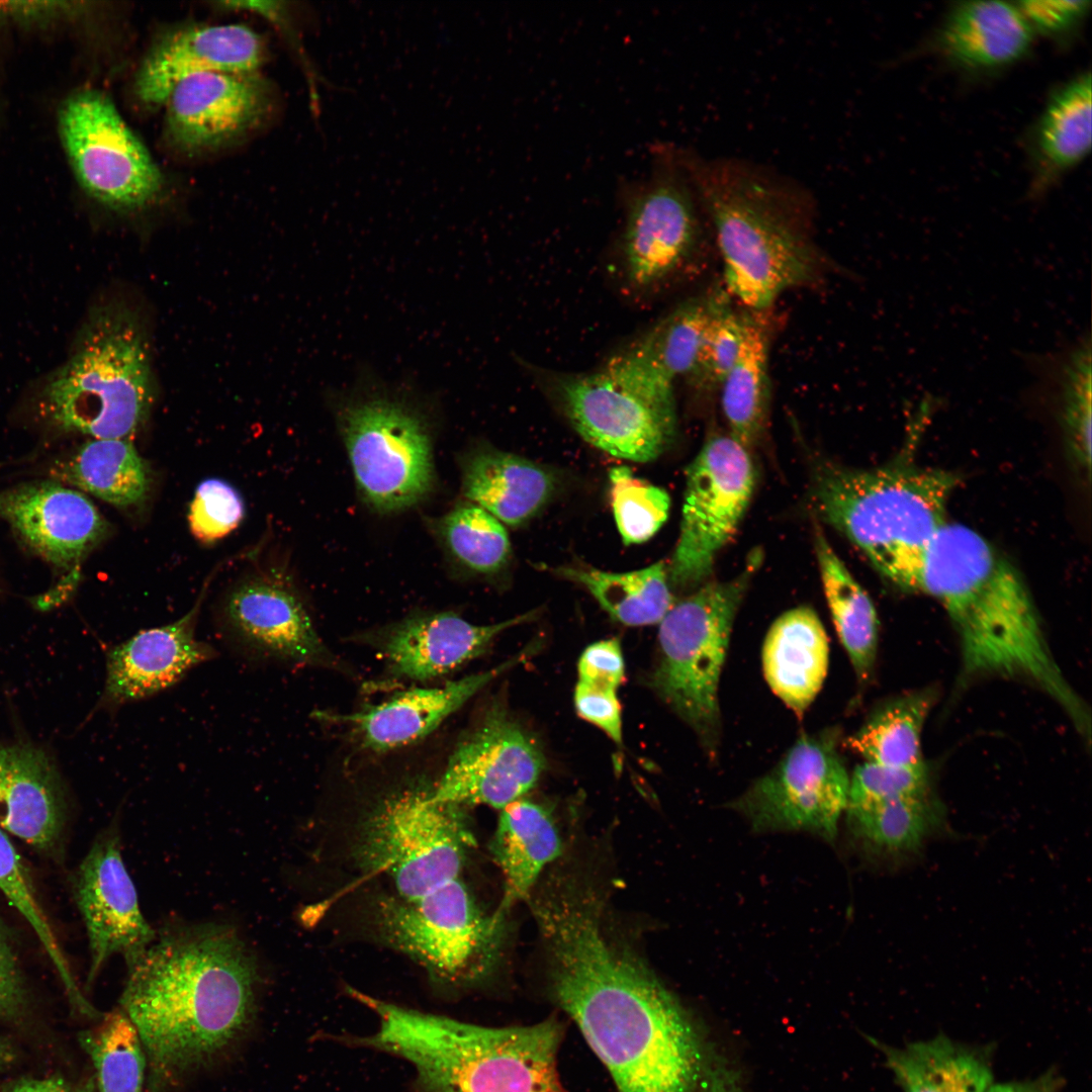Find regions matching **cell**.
Wrapping results in <instances>:
<instances>
[{
    "label": "cell",
    "mask_w": 1092,
    "mask_h": 1092,
    "mask_svg": "<svg viewBox=\"0 0 1092 1092\" xmlns=\"http://www.w3.org/2000/svg\"><path fill=\"white\" fill-rule=\"evenodd\" d=\"M346 991L373 1011L379 1026L369 1035L338 1039L405 1060L415 1070V1092H565L557 1072L562 1027L556 1019L489 1027Z\"/></svg>",
    "instance_id": "cell-5"
},
{
    "label": "cell",
    "mask_w": 1092,
    "mask_h": 1092,
    "mask_svg": "<svg viewBox=\"0 0 1092 1092\" xmlns=\"http://www.w3.org/2000/svg\"><path fill=\"white\" fill-rule=\"evenodd\" d=\"M743 315L727 304L711 322L702 341L695 365L686 378L699 389L721 386L739 353Z\"/></svg>",
    "instance_id": "cell-45"
},
{
    "label": "cell",
    "mask_w": 1092,
    "mask_h": 1092,
    "mask_svg": "<svg viewBox=\"0 0 1092 1092\" xmlns=\"http://www.w3.org/2000/svg\"><path fill=\"white\" fill-rule=\"evenodd\" d=\"M815 551L823 590L837 635L860 681L870 678L877 657L879 622L874 604L816 529Z\"/></svg>",
    "instance_id": "cell-35"
},
{
    "label": "cell",
    "mask_w": 1092,
    "mask_h": 1092,
    "mask_svg": "<svg viewBox=\"0 0 1092 1092\" xmlns=\"http://www.w3.org/2000/svg\"><path fill=\"white\" fill-rule=\"evenodd\" d=\"M916 592L945 610L959 638L965 676L1035 686L1089 739V710L1059 667L1024 581L980 534L946 522L924 553Z\"/></svg>",
    "instance_id": "cell-3"
},
{
    "label": "cell",
    "mask_w": 1092,
    "mask_h": 1092,
    "mask_svg": "<svg viewBox=\"0 0 1092 1092\" xmlns=\"http://www.w3.org/2000/svg\"><path fill=\"white\" fill-rule=\"evenodd\" d=\"M1063 1085L1062 1076L1056 1070L1050 1069L1032 1079L993 1083L985 1092H1060Z\"/></svg>",
    "instance_id": "cell-52"
},
{
    "label": "cell",
    "mask_w": 1092,
    "mask_h": 1092,
    "mask_svg": "<svg viewBox=\"0 0 1092 1092\" xmlns=\"http://www.w3.org/2000/svg\"><path fill=\"white\" fill-rule=\"evenodd\" d=\"M127 967L120 1005L149 1063L147 1092L217 1059L254 1019L257 960L228 924L169 928Z\"/></svg>",
    "instance_id": "cell-2"
},
{
    "label": "cell",
    "mask_w": 1092,
    "mask_h": 1092,
    "mask_svg": "<svg viewBox=\"0 0 1092 1092\" xmlns=\"http://www.w3.org/2000/svg\"><path fill=\"white\" fill-rule=\"evenodd\" d=\"M59 128L80 185L98 202L134 210L161 195V169L105 93L85 89L69 97Z\"/></svg>",
    "instance_id": "cell-13"
},
{
    "label": "cell",
    "mask_w": 1092,
    "mask_h": 1092,
    "mask_svg": "<svg viewBox=\"0 0 1092 1092\" xmlns=\"http://www.w3.org/2000/svg\"><path fill=\"white\" fill-rule=\"evenodd\" d=\"M768 331L744 313L738 357L722 382L721 403L729 435L747 450L761 437L770 401Z\"/></svg>",
    "instance_id": "cell-34"
},
{
    "label": "cell",
    "mask_w": 1092,
    "mask_h": 1092,
    "mask_svg": "<svg viewBox=\"0 0 1092 1092\" xmlns=\"http://www.w3.org/2000/svg\"><path fill=\"white\" fill-rule=\"evenodd\" d=\"M578 681L617 690L625 676V663L620 641L607 639L588 645L578 663Z\"/></svg>",
    "instance_id": "cell-50"
},
{
    "label": "cell",
    "mask_w": 1092,
    "mask_h": 1092,
    "mask_svg": "<svg viewBox=\"0 0 1092 1092\" xmlns=\"http://www.w3.org/2000/svg\"><path fill=\"white\" fill-rule=\"evenodd\" d=\"M75 898L89 938L88 983L110 956L121 953L128 966L157 935L142 914L115 826L97 838L81 862L75 879Z\"/></svg>",
    "instance_id": "cell-19"
},
{
    "label": "cell",
    "mask_w": 1092,
    "mask_h": 1092,
    "mask_svg": "<svg viewBox=\"0 0 1092 1092\" xmlns=\"http://www.w3.org/2000/svg\"><path fill=\"white\" fill-rule=\"evenodd\" d=\"M12 1051L7 1042L0 1040V1071L11 1061Z\"/></svg>",
    "instance_id": "cell-54"
},
{
    "label": "cell",
    "mask_w": 1092,
    "mask_h": 1092,
    "mask_svg": "<svg viewBox=\"0 0 1092 1092\" xmlns=\"http://www.w3.org/2000/svg\"><path fill=\"white\" fill-rule=\"evenodd\" d=\"M726 294L711 291L691 298L658 322L633 345L668 380L691 373L705 333L727 305Z\"/></svg>",
    "instance_id": "cell-40"
},
{
    "label": "cell",
    "mask_w": 1092,
    "mask_h": 1092,
    "mask_svg": "<svg viewBox=\"0 0 1092 1092\" xmlns=\"http://www.w3.org/2000/svg\"><path fill=\"white\" fill-rule=\"evenodd\" d=\"M854 837L872 852L903 854L917 850L936 828L942 809L930 794L848 806Z\"/></svg>",
    "instance_id": "cell-39"
},
{
    "label": "cell",
    "mask_w": 1092,
    "mask_h": 1092,
    "mask_svg": "<svg viewBox=\"0 0 1092 1092\" xmlns=\"http://www.w3.org/2000/svg\"><path fill=\"white\" fill-rule=\"evenodd\" d=\"M438 534L449 554L471 572L495 574L510 561L506 527L469 500L457 504L438 522Z\"/></svg>",
    "instance_id": "cell-42"
},
{
    "label": "cell",
    "mask_w": 1092,
    "mask_h": 1092,
    "mask_svg": "<svg viewBox=\"0 0 1092 1092\" xmlns=\"http://www.w3.org/2000/svg\"><path fill=\"white\" fill-rule=\"evenodd\" d=\"M933 702L931 690L895 698L876 710L845 745L869 762L920 765L922 730Z\"/></svg>",
    "instance_id": "cell-38"
},
{
    "label": "cell",
    "mask_w": 1092,
    "mask_h": 1092,
    "mask_svg": "<svg viewBox=\"0 0 1092 1092\" xmlns=\"http://www.w3.org/2000/svg\"><path fill=\"white\" fill-rule=\"evenodd\" d=\"M335 413L356 483L370 508L397 512L431 492L435 474L428 420L403 390L363 374Z\"/></svg>",
    "instance_id": "cell-9"
},
{
    "label": "cell",
    "mask_w": 1092,
    "mask_h": 1092,
    "mask_svg": "<svg viewBox=\"0 0 1092 1092\" xmlns=\"http://www.w3.org/2000/svg\"><path fill=\"white\" fill-rule=\"evenodd\" d=\"M958 478L931 468L891 464L854 469L824 463L813 502L821 518L901 588L917 589L926 549L947 522Z\"/></svg>",
    "instance_id": "cell-6"
},
{
    "label": "cell",
    "mask_w": 1092,
    "mask_h": 1092,
    "mask_svg": "<svg viewBox=\"0 0 1092 1092\" xmlns=\"http://www.w3.org/2000/svg\"><path fill=\"white\" fill-rule=\"evenodd\" d=\"M678 154L714 229L727 289L743 305L761 311L825 275L828 259L811 235L812 198L800 183L741 159Z\"/></svg>",
    "instance_id": "cell-4"
},
{
    "label": "cell",
    "mask_w": 1092,
    "mask_h": 1092,
    "mask_svg": "<svg viewBox=\"0 0 1092 1092\" xmlns=\"http://www.w3.org/2000/svg\"><path fill=\"white\" fill-rule=\"evenodd\" d=\"M1034 32L1017 3L964 1L941 21L934 49L951 65L989 73L1016 64L1029 53Z\"/></svg>",
    "instance_id": "cell-27"
},
{
    "label": "cell",
    "mask_w": 1092,
    "mask_h": 1092,
    "mask_svg": "<svg viewBox=\"0 0 1092 1092\" xmlns=\"http://www.w3.org/2000/svg\"><path fill=\"white\" fill-rule=\"evenodd\" d=\"M549 570L582 585L614 620L624 625L659 624L675 604L663 561L627 572L582 565Z\"/></svg>",
    "instance_id": "cell-36"
},
{
    "label": "cell",
    "mask_w": 1092,
    "mask_h": 1092,
    "mask_svg": "<svg viewBox=\"0 0 1092 1092\" xmlns=\"http://www.w3.org/2000/svg\"><path fill=\"white\" fill-rule=\"evenodd\" d=\"M57 481L116 507L143 503L150 487L145 461L129 439H92L54 470Z\"/></svg>",
    "instance_id": "cell-33"
},
{
    "label": "cell",
    "mask_w": 1092,
    "mask_h": 1092,
    "mask_svg": "<svg viewBox=\"0 0 1092 1092\" xmlns=\"http://www.w3.org/2000/svg\"><path fill=\"white\" fill-rule=\"evenodd\" d=\"M258 72H212L178 83L165 101L164 134L185 154L216 151L258 128L272 108Z\"/></svg>",
    "instance_id": "cell-18"
},
{
    "label": "cell",
    "mask_w": 1092,
    "mask_h": 1092,
    "mask_svg": "<svg viewBox=\"0 0 1092 1092\" xmlns=\"http://www.w3.org/2000/svg\"><path fill=\"white\" fill-rule=\"evenodd\" d=\"M657 154L652 177L629 201L623 233L624 275L639 291L674 276L701 236L699 203L678 150L663 147Z\"/></svg>",
    "instance_id": "cell-16"
},
{
    "label": "cell",
    "mask_w": 1092,
    "mask_h": 1092,
    "mask_svg": "<svg viewBox=\"0 0 1092 1092\" xmlns=\"http://www.w3.org/2000/svg\"><path fill=\"white\" fill-rule=\"evenodd\" d=\"M1034 376L1056 391L1068 443L1078 463L1091 465V341L1089 335L1059 351L1026 356Z\"/></svg>",
    "instance_id": "cell-37"
},
{
    "label": "cell",
    "mask_w": 1092,
    "mask_h": 1092,
    "mask_svg": "<svg viewBox=\"0 0 1092 1092\" xmlns=\"http://www.w3.org/2000/svg\"><path fill=\"white\" fill-rule=\"evenodd\" d=\"M530 905L550 995L617 1092H741L740 1071L703 1024L636 954L607 937L589 892H550Z\"/></svg>",
    "instance_id": "cell-1"
},
{
    "label": "cell",
    "mask_w": 1092,
    "mask_h": 1092,
    "mask_svg": "<svg viewBox=\"0 0 1092 1092\" xmlns=\"http://www.w3.org/2000/svg\"><path fill=\"white\" fill-rule=\"evenodd\" d=\"M5 1092H92V1084L85 1087H74L62 1078H29L22 1079Z\"/></svg>",
    "instance_id": "cell-53"
},
{
    "label": "cell",
    "mask_w": 1092,
    "mask_h": 1092,
    "mask_svg": "<svg viewBox=\"0 0 1092 1092\" xmlns=\"http://www.w3.org/2000/svg\"><path fill=\"white\" fill-rule=\"evenodd\" d=\"M80 1043L95 1067L99 1092H143L147 1057L134 1025L121 1009L83 1031Z\"/></svg>",
    "instance_id": "cell-41"
},
{
    "label": "cell",
    "mask_w": 1092,
    "mask_h": 1092,
    "mask_svg": "<svg viewBox=\"0 0 1092 1092\" xmlns=\"http://www.w3.org/2000/svg\"><path fill=\"white\" fill-rule=\"evenodd\" d=\"M474 843L463 807L436 800L432 786L418 784L370 810L354 856L363 872L385 875L398 897L413 900L458 879Z\"/></svg>",
    "instance_id": "cell-10"
},
{
    "label": "cell",
    "mask_w": 1092,
    "mask_h": 1092,
    "mask_svg": "<svg viewBox=\"0 0 1092 1092\" xmlns=\"http://www.w3.org/2000/svg\"><path fill=\"white\" fill-rule=\"evenodd\" d=\"M755 478L745 447L729 434L707 438L686 470L679 536L667 567L673 586L693 589L706 582L750 503Z\"/></svg>",
    "instance_id": "cell-14"
},
{
    "label": "cell",
    "mask_w": 1092,
    "mask_h": 1092,
    "mask_svg": "<svg viewBox=\"0 0 1092 1092\" xmlns=\"http://www.w3.org/2000/svg\"><path fill=\"white\" fill-rule=\"evenodd\" d=\"M573 700L580 718L603 730L617 744L622 743V715L617 690L578 681Z\"/></svg>",
    "instance_id": "cell-49"
},
{
    "label": "cell",
    "mask_w": 1092,
    "mask_h": 1092,
    "mask_svg": "<svg viewBox=\"0 0 1092 1092\" xmlns=\"http://www.w3.org/2000/svg\"><path fill=\"white\" fill-rule=\"evenodd\" d=\"M609 479L612 510L623 543L649 540L668 518V493L635 476L627 465L612 467Z\"/></svg>",
    "instance_id": "cell-44"
},
{
    "label": "cell",
    "mask_w": 1092,
    "mask_h": 1092,
    "mask_svg": "<svg viewBox=\"0 0 1092 1092\" xmlns=\"http://www.w3.org/2000/svg\"><path fill=\"white\" fill-rule=\"evenodd\" d=\"M535 616L532 611L495 624L474 625L452 612L412 615L381 631L376 645L392 674L426 680L478 657L502 632Z\"/></svg>",
    "instance_id": "cell-24"
},
{
    "label": "cell",
    "mask_w": 1092,
    "mask_h": 1092,
    "mask_svg": "<svg viewBox=\"0 0 1092 1092\" xmlns=\"http://www.w3.org/2000/svg\"><path fill=\"white\" fill-rule=\"evenodd\" d=\"M231 641L255 658L332 663L301 600L284 583L256 577L237 585L223 605Z\"/></svg>",
    "instance_id": "cell-20"
},
{
    "label": "cell",
    "mask_w": 1092,
    "mask_h": 1092,
    "mask_svg": "<svg viewBox=\"0 0 1092 1092\" xmlns=\"http://www.w3.org/2000/svg\"><path fill=\"white\" fill-rule=\"evenodd\" d=\"M264 60V41L246 25L185 26L154 42L135 73L133 91L144 105L157 107L190 76L258 72Z\"/></svg>",
    "instance_id": "cell-22"
},
{
    "label": "cell",
    "mask_w": 1092,
    "mask_h": 1092,
    "mask_svg": "<svg viewBox=\"0 0 1092 1092\" xmlns=\"http://www.w3.org/2000/svg\"><path fill=\"white\" fill-rule=\"evenodd\" d=\"M545 757L536 742L502 707L486 711L454 747L433 797L461 807L503 809L538 782Z\"/></svg>",
    "instance_id": "cell-17"
},
{
    "label": "cell",
    "mask_w": 1092,
    "mask_h": 1092,
    "mask_svg": "<svg viewBox=\"0 0 1092 1092\" xmlns=\"http://www.w3.org/2000/svg\"><path fill=\"white\" fill-rule=\"evenodd\" d=\"M530 647L488 670L448 681L441 687L417 688L394 695L378 705L327 719L348 725L362 746L385 752L415 743L461 708L477 692L530 654Z\"/></svg>",
    "instance_id": "cell-25"
},
{
    "label": "cell",
    "mask_w": 1092,
    "mask_h": 1092,
    "mask_svg": "<svg viewBox=\"0 0 1092 1092\" xmlns=\"http://www.w3.org/2000/svg\"><path fill=\"white\" fill-rule=\"evenodd\" d=\"M561 849L555 822L542 805L518 799L500 809L490 842L504 877L503 899L493 912L496 918L504 920L517 902L529 897L542 870Z\"/></svg>",
    "instance_id": "cell-31"
},
{
    "label": "cell",
    "mask_w": 1092,
    "mask_h": 1092,
    "mask_svg": "<svg viewBox=\"0 0 1092 1092\" xmlns=\"http://www.w3.org/2000/svg\"><path fill=\"white\" fill-rule=\"evenodd\" d=\"M925 763L891 766L866 761L849 778L847 806H859L930 794Z\"/></svg>",
    "instance_id": "cell-46"
},
{
    "label": "cell",
    "mask_w": 1092,
    "mask_h": 1092,
    "mask_svg": "<svg viewBox=\"0 0 1092 1092\" xmlns=\"http://www.w3.org/2000/svg\"><path fill=\"white\" fill-rule=\"evenodd\" d=\"M26 991L23 978L0 919V1016L13 1017L23 1011Z\"/></svg>",
    "instance_id": "cell-51"
},
{
    "label": "cell",
    "mask_w": 1092,
    "mask_h": 1092,
    "mask_svg": "<svg viewBox=\"0 0 1092 1092\" xmlns=\"http://www.w3.org/2000/svg\"><path fill=\"white\" fill-rule=\"evenodd\" d=\"M244 518L240 493L228 482L210 478L196 488L188 522L195 538L213 542L234 531Z\"/></svg>",
    "instance_id": "cell-47"
},
{
    "label": "cell",
    "mask_w": 1092,
    "mask_h": 1092,
    "mask_svg": "<svg viewBox=\"0 0 1092 1092\" xmlns=\"http://www.w3.org/2000/svg\"><path fill=\"white\" fill-rule=\"evenodd\" d=\"M1017 5L1034 33L1054 39L1066 38L1083 24L1091 2L1086 0H1027Z\"/></svg>",
    "instance_id": "cell-48"
},
{
    "label": "cell",
    "mask_w": 1092,
    "mask_h": 1092,
    "mask_svg": "<svg viewBox=\"0 0 1092 1092\" xmlns=\"http://www.w3.org/2000/svg\"><path fill=\"white\" fill-rule=\"evenodd\" d=\"M203 594L183 617L141 630L106 653L105 684L98 707H119L147 699L178 682L217 651L196 638Z\"/></svg>",
    "instance_id": "cell-23"
},
{
    "label": "cell",
    "mask_w": 1092,
    "mask_h": 1092,
    "mask_svg": "<svg viewBox=\"0 0 1092 1092\" xmlns=\"http://www.w3.org/2000/svg\"><path fill=\"white\" fill-rule=\"evenodd\" d=\"M0 891L27 920L50 957L74 1007L88 1016L99 1013L80 992L69 964L42 911L28 874L12 843L0 829Z\"/></svg>",
    "instance_id": "cell-43"
},
{
    "label": "cell",
    "mask_w": 1092,
    "mask_h": 1092,
    "mask_svg": "<svg viewBox=\"0 0 1092 1092\" xmlns=\"http://www.w3.org/2000/svg\"><path fill=\"white\" fill-rule=\"evenodd\" d=\"M762 560L753 550L742 571L705 582L675 603L659 623V661L651 684L714 753L720 731L718 690L739 606Z\"/></svg>",
    "instance_id": "cell-8"
},
{
    "label": "cell",
    "mask_w": 1092,
    "mask_h": 1092,
    "mask_svg": "<svg viewBox=\"0 0 1092 1092\" xmlns=\"http://www.w3.org/2000/svg\"><path fill=\"white\" fill-rule=\"evenodd\" d=\"M542 379L580 437L614 457L655 460L675 436L673 388L642 372L605 365Z\"/></svg>",
    "instance_id": "cell-12"
},
{
    "label": "cell",
    "mask_w": 1092,
    "mask_h": 1092,
    "mask_svg": "<svg viewBox=\"0 0 1092 1092\" xmlns=\"http://www.w3.org/2000/svg\"><path fill=\"white\" fill-rule=\"evenodd\" d=\"M65 798L47 752L24 742H0V829L38 850L60 839Z\"/></svg>",
    "instance_id": "cell-26"
},
{
    "label": "cell",
    "mask_w": 1092,
    "mask_h": 1092,
    "mask_svg": "<svg viewBox=\"0 0 1092 1092\" xmlns=\"http://www.w3.org/2000/svg\"><path fill=\"white\" fill-rule=\"evenodd\" d=\"M374 922L389 946L419 963L437 985L453 991L487 974L504 920L484 915L458 878L417 899H380Z\"/></svg>",
    "instance_id": "cell-11"
},
{
    "label": "cell",
    "mask_w": 1092,
    "mask_h": 1092,
    "mask_svg": "<svg viewBox=\"0 0 1092 1092\" xmlns=\"http://www.w3.org/2000/svg\"><path fill=\"white\" fill-rule=\"evenodd\" d=\"M0 518L38 555L71 572L108 530L85 494L56 480L0 491Z\"/></svg>",
    "instance_id": "cell-21"
},
{
    "label": "cell",
    "mask_w": 1092,
    "mask_h": 1092,
    "mask_svg": "<svg viewBox=\"0 0 1092 1092\" xmlns=\"http://www.w3.org/2000/svg\"><path fill=\"white\" fill-rule=\"evenodd\" d=\"M1091 73L1053 91L1029 135L1033 192L1039 194L1081 163L1091 150Z\"/></svg>",
    "instance_id": "cell-30"
},
{
    "label": "cell",
    "mask_w": 1092,
    "mask_h": 1092,
    "mask_svg": "<svg viewBox=\"0 0 1092 1092\" xmlns=\"http://www.w3.org/2000/svg\"><path fill=\"white\" fill-rule=\"evenodd\" d=\"M828 659L822 622L813 609L804 606L785 612L771 624L761 652L767 685L799 718L821 690Z\"/></svg>",
    "instance_id": "cell-28"
},
{
    "label": "cell",
    "mask_w": 1092,
    "mask_h": 1092,
    "mask_svg": "<svg viewBox=\"0 0 1092 1092\" xmlns=\"http://www.w3.org/2000/svg\"><path fill=\"white\" fill-rule=\"evenodd\" d=\"M461 482L469 502L510 527L521 526L534 517L557 486L555 475L540 464L485 447L463 458Z\"/></svg>",
    "instance_id": "cell-29"
},
{
    "label": "cell",
    "mask_w": 1092,
    "mask_h": 1092,
    "mask_svg": "<svg viewBox=\"0 0 1092 1092\" xmlns=\"http://www.w3.org/2000/svg\"><path fill=\"white\" fill-rule=\"evenodd\" d=\"M153 399L148 340L136 314L123 304L97 309L72 355L40 393L41 412L64 431L94 439H128L146 420Z\"/></svg>",
    "instance_id": "cell-7"
},
{
    "label": "cell",
    "mask_w": 1092,
    "mask_h": 1092,
    "mask_svg": "<svg viewBox=\"0 0 1092 1092\" xmlns=\"http://www.w3.org/2000/svg\"><path fill=\"white\" fill-rule=\"evenodd\" d=\"M838 736L835 729L801 736L730 807L754 831L804 830L833 840L847 806L850 778L838 752Z\"/></svg>",
    "instance_id": "cell-15"
},
{
    "label": "cell",
    "mask_w": 1092,
    "mask_h": 1092,
    "mask_svg": "<svg viewBox=\"0 0 1092 1092\" xmlns=\"http://www.w3.org/2000/svg\"><path fill=\"white\" fill-rule=\"evenodd\" d=\"M869 1040L883 1053L902 1092H985L993 1084L988 1046L958 1042L944 1034L898 1048Z\"/></svg>",
    "instance_id": "cell-32"
}]
</instances>
